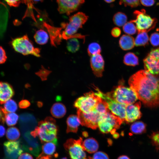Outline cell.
Returning a JSON list of instances; mask_svg holds the SVG:
<instances>
[{"mask_svg":"<svg viewBox=\"0 0 159 159\" xmlns=\"http://www.w3.org/2000/svg\"><path fill=\"white\" fill-rule=\"evenodd\" d=\"M60 159H68L66 157H64Z\"/></svg>","mask_w":159,"mask_h":159,"instance_id":"db71d44e","label":"cell"},{"mask_svg":"<svg viewBox=\"0 0 159 159\" xmlns=\"http://www.w3.org/2000/svg\"><path fill=\"white\" fill-rule=\"evenodd\" d=\"M123 30L125 33L128 35H133L136 32L137 29L133 23L130 21L126 23L123 26Z\"/></svg>","mask_w":159,"mask_h":159,"instance_id":"d590c367","label":"cell"},{"mask_svg":"<svg viewBox=\"0 0 159 159\" xmlns=\"http://www.w3.org/2000/svg\"><path fill=\"white\" fill-rule=\"evenodd\" d=\"M122 122L120 118L110 111L102 115L98 123V127L103 133L110 132L113 134Z\"/></svg>","mask_w":159,"mask_h":159,"instance_id":"8992f818","label":"cell"},{"mask_svg":"<svg viewBox=\"0 0 159 159\" xmlns=\"http://www.w3.org/2000/svg\"><path fill=\"white\" fill-rule=\"evenodd\" d=\"M4 108L7 113L14 112L17 110L18 106L14 100L10 99L4 104Z\"/></svg>","mask_w":159,"mask_h":159,"instance_id":"836d02e7","label":"cell"},{"mask_svg":"<svg viewBox=\"0 0 159 159\" xmlns=\"http://www.w3.org/2000/svg\"><path fill=\"white\" fill-rule=\"evenodd\" d=\"M82 145L84 150L90 153L96 152L99 147L97 141L92 138L85 140L82 142Z\"/></svg>","mask_w":159,"mask_h":159,"instance_id":"7402d4cb","label":"cell"},{"mask_svg":"<svg viewBox=\"0 0 159 159\" xmlns=\"http://www.w3.org/2000/svg\"><path fill=\"white\" fill-rule=\"evenodd\" d=\"M134 19L130 21L135 23L138 33L148 32L154 28L158 22L157 19L147 14L145 9L135 10L133 12Z\"/></svg>","mask_w":159,"mask_h":159,"instance_id":"277c9868","label":"cell"},{"mask_svg":"<svg viewBox=\"0 0 159 159\" xmlns=\"http://www.w3.org/2000/svg\"><path fill=\"white\" fill-rule=\"evenodd\" d=\"M4 151L7 159H16L23 151L21 142L10 141L4 144Z\"/></svg>","mask_w":159,"mask_h":159,"instance_id":"5bb4252c","label":"cell"},{"mask_svg":"<svg viewBox=\"0 0 159 159\" xmlns=\"http://www.w3.org/2000/svg\"><path fill=\"white\" fill-rule=\"evenodd\" d=\"M67 47L68 50L70 52L75 53L77 52L80 48L78 40L75 38L69 39L67 41Z\"/></svg>","mask_w":159,"mask_h":159,"instance_id":"4dcf8cb0","label":"cell"},{"mask_svg":"<svg viewBox=\"0 0 159 159\" xmlns=\"http://www.w3.org/2000/svg\"><path fill=\"white\" fill-rule=\"evenodd\" d=\"M57 145L53 142L44 143L42 146V153L45 155L57 157L58 154L56 152Z\"/></svg>","mask_w":159,"mask_h":159,"instance_id":"cb8c5ba5","label":"cell"},{"mask_svg":"<svg viewBox=\"0 0 159 159\" xmlns=\"http://www.w3.org/2000/svg\"><path fill=\"white\" fill-rule=\"evenodd\" d=\"M101 99L95 93H87L76 99L74 106L84 112L88 113L95 111L96 105Z\"/></svg>","mask_w":159,"mask_h":159,"instance_id":"ba28073f","label":"cell"},{"mask_svg":"<svg viewBox=\"0 0 159 159\" xmlns=\"http://www.w3.org/2000/svg\"><path fill=\"white\" fill-rule=\"evenodd\" d=\"M95 111L102 115L110 111L107 102L101 98L96 105Z\"/></svg>","mask_w":159,"mask_h":159,"instance_id":"1f68e13d","label":"cell"},{"mask_svg":"<svg viewBox=\"0 0 159 159\" xmlns=\"http://www.w3.org/2000/svg\"><path fill=\"white\" fill-rule=\"evenodd\" d=\"M119 45L124 50H127L133 48L135 45V40L133 37L129 35L124 34L120 38Z\"/></svg>","mask_w":159,"mask_h":159,"instance_id":"44dd1931","label":"cell"},{"mask_svg":"<svg viewBox=\"0 0 159 159\" xmlns=\"http://www.w3.org/2000/svg\"><path fill=\"white\" fill-rule=\"evenodd\" d=\"M141 106L140 101L126 105L125 121L128 123L132 122L140 119L142 116L140 111Z\"/></svg>","mask_w":159,"mask_h":159,"instance_id":"2e32d148","label":"cell"},{"mask_svg":"<svg viewBox=\"0 0 159 159\" xmlns=\"http://www.w3.org/2000/svg\"><path fill=\"white\" fill-rule=\"evenodd\" d=\"M19 118L18 115L13 112L8 113L5 116V122L9 126H11L16 125Z\"/></svg>","mask_w":159,"mask_h":159,"instance_id":"d6a6232c","label":"cell"},{"mask_svg":"<svg viewBox=\"0 0 159 159\" xmlns=\"http://www.w3.org/2000/svg\"><path fill=\"white\" fill-rule=\"evenodd\" d=\"M34 38L37 44L44 45L47 43L49 37L48 34L46 31L40 29L37 31L34 35Z\"/></svg>","mask_w":159,"mask_h":159,"instance_id":"d4e9b609","label":"cell"},{"mask_svg":"<svg viewBox=\"0 0 159 159\" xmlns=\"http://www.w3.org/2000/svg\"><path fill=\"white\" fill-rule=\"evenodd\" d=\"M7 113L4 108L0 106V122L4 123L5 122V116Z\"/></svg>","mask_w":159,"mask_h":159,"instance_id":"bcb514c9","label":"cell"},{"mask_svg":"<svg viewBox=\"0 0 159 159\" xmlns=\"http://www.w3.org/2000/svg\"><path fill=\"white\" fill-rule=\"evenodd\" d=\"M11 45L16 51L24 55L31 54L37 57L40 56V50L34 47L27 35L14 39Z\"/></svg>","mask_w":159,"mask_h":159,"instance_id":"52a82bcc","label":"cell"},{"mask_svg":"<svg viewBox=\"0 0 159 159\" xmlns=\"http://www.w3.org/2000/svg\"><path fill=\"white\" fill-rule=\"evenodd\" d=\"M151 44L154 47L159 45V33L157 32L152 34L150 38Z\"/></svg>","mask_w":159,"mask_h":159,"instance_id":"f35d334b","label":"cell"},{"mask_svg":"<svg viewBox=\"0 0 159 159\" xmlns=\"http://www.w3.org/2000/svg\"><path fill=\"white\" fill-rule=\"evenodd\" d=\"M5 129L4 126L0 125V138L3 136L5 133Z\"/></svg>","mask_w":159,"mask_h":159,"instance_id":"f907efd6","label":"cell"},{"mask_svg":"<svg viewBox=\"0 0 159 159\" xmlns=\"http://www.w3.org/2000/svg\"><path fill=\"white\" fill-rule=\"evenodd\" d=\"M127 17L124 13L118 12L115 14L113 17V21L114 24L118 26H123L126 23Z\"/></svg>","mask_w":159,"mask_h":159,"instance_id":"f1b7e54d","label":"cell"},{"mask_svg":"<svg viewBox=\"0 0 159 159\" xmlns=\"http://www.w3.org/2000/svg\"><path fill=\"white\" fill-rule=\"evenodd\" d=\"M140 1L142 5L147 7L151 6L155 3L154 0H140Z\"/></svg>","mask_w":159,"mask_h":159,"instance_id":"ee69618b","label":"cell"},{"mask_svg":"<svg viewBox=\"0 0 159 159\" xmlns=\"http://www.w3.org/2000/svg\"><path fill=\"white\" fill-rule=\"evenodd\" d=\"M58 130L55 119L48 117L39 122L37 126L30 133L33 136L38 137L42 143L53 142L57 144Z\"/></svg>","mask_w":159,"mask_h":159,"instance_id":"7a4b0ae2","label":"cell"},{"mask_svg":"<svg viewBox=\"0 0 159 159\" xmlns=\"http://www.w3.org/2000/svg\"><path fill=\"white\" fill-rule=\"evenodd\" d=\"M128 84L138 99L151 107L159 106V77L145 70H140L132 75Z\"/></svg>","mask_w":159,"mask_h":159,"instance_id":"6da1fadb","label":"cell"},{"mask_svg":"<svg viewBox=\"0 0 159 159\" xmlns=\"http://www.w3.org/2000/svg\"><path fill=\"white\" fill-rule=\"evenodd\" d=\"M121 33V30L117 27H115L113 28L111 31V34L112 36L115 37H118L120 35Z\"/></svg>","mask_w":159,"mask_h":159,"instance_id":"f6af8a7d","label":"cell"},{"mask_svg":"<svg viewBox=\"0 0 159 159\" xmlns=\"http://www.w3.org/2000/svg\"><path fill=\"white\" fill-rule=\"evenodd\" d=\"M77 114L80 123L82 126L93 129L98 127L101 115L95 111L86 113L79 109H77Z\"/></svg>","mask_w":159,"mask_h":159,"instance_id":"7c38bea8","label":"cell"},{"mask_svg":"<svg viewBox=\"0 0 159 159\" xmlns=\"http://www.w3.org/2000/svg\"><path fill=\"white\" fill-rule=\"evenodd\" d=\"M101 48L100 45L96 42L90 44L88 46L87 52L88 55L91 56L92 55L100 54Z\"/></svg>","mask_w":159,"mask_h":159,"instance_id":"e575fe53","label":"cell"},{"mask_svg":"<svg viewBox=\"0 0 159 159\" xmlns=\"http://www.w3.org/2000/svg\"><path fill=\"white\" fill-rule=\"evenodd\" d=\"M19 120L20 127L23 133L31 131L36 127V120L31 114H22L20 115Z\"/></svg>","mask_w":159,"mask_h":159,"instance_id":"e0dca14e","label":"cell"},{"mask_svg":"<svg viewBox=\"0 0 159 159\" xmlns=\"http://www.w3.org/2000/svg\"><path fill=\"white\" fill-rule=\"evenodd\" d=\"M87 19L88 16L82 12H78L70 17L68 23L62 24V28L64 29L62 34L63 38L65 39L78 38L85 41V36L76 33L79 28L82 27Z\"/></svg>","mask_w":159,"mask_h":159,"instance_id":"3957f363","label":"cell"},{"mask_svg":"<svg viewBox=\"0 0 159 159\" xmlns=\"http://www.w3.org/2000/svg\"><path fill=\"white\" fill-rule=\"evenodd\" d=\"M7 58L4 49L0 46V64L4 63Z\"/></svg>","mask_w":159,"mask_h":159,"instance_id":"b9f144b4","label":"cell"},{"mask_svg":"<svg viewBox=\"0 0 159 159\" xmlns=\"http://www.w3.org/2000/svg\"><path fill=\"white\" fill-rule=\"evenodd\" d=\"M30 103L29 101L26 100H23L19 102V106L20 108H26L30 106Z\"/></svg>","mask_w":159,"mask_h":159,"instance_id":"60d3db41","label":"cell"},{"mask_svg":"<svg viewBox=\"0 0 159 159\" xmlns=\"http://www.w3.org/2000/svg\"><path fill=\"white\" fill-rule=\"evenodd\" d=\"M10 6L17 7L22 0H4Z\"/></svg>","mask_w":159,"mask_h":159,"instance_id":"7bdbcfd3","label":"cell"},{"mask_svg":"<svg viewBox=\"0 0 159 159\" xmlns=\"http://www.w3.org/2000/svg\"><path fill=\"white\" fill-rule=\"evenodd\" d=\"M123 62L127 65L135 66L139 64L138 58L134 53L128 52L124 56Z\"/></svg>","mask_w":159,"mask_h":159,"instance_id":"484cf974","label":"cell"},{"mask_svg":"<svg viewBox=\"0 0 159 159\" xmlns=\"http://www.w3.org/2000/svg\"><path fill=\"white\" fill-rule=\"evenodd\" d=\"M106 2L108 3H110L114 2L115 0H104Z\"/></svg>","mask_w":159,"mask_h":159,"instance_id":"f5cc1de1","label":"cell"},{"mask_svg":"<svg viewBox=\"0 0 159 159\" xmlns=\"http://www.w3.org/2000/svg\"><path fill=\"white\" fill-rule=\"evenodd\" d=\"M58 10L60 14L69 15L76 11L85 0H57Z\"/></svg>","mask_w":159,"mask_h":159,"instance_id":"9a60e30c","label":"cell"},{"mask_svg":"<svg viewBox=\"0 0 159 159\" xmlns=\"http://www.w3.org/2000/svg\"><path fill=\"white\" fill-rule=\"evenodd\" d=\"M150 138L153 144L159 148V132H153L150 136Z\"/></svg>","mask_w":159,"mask_h":159,"instance_id":"ab89813d","label":"cell"},{"mask_svg":"<svg viewBox=\"0 0 159 159\" xmlns=\"http://www.w3.org/2000/svg\"><path fill=\"white\" fill-rule=\"evenodd\" d=\"M119 4H123L125 6L135 7L140 5V0H120Z\"/></svg>","mask_w":159,"mask_h":159,"instance_id":"8d00e7d4","label":"cell"},{"mask_svg":"<svg viewBox=\"0 0 159 159\" xmlns=\"http://www.w3.org/2000/svg\"><path fill=\"white\" fill-rule=\"evenodd\" d=\"M20 136L19 129L15 127L9 128L6 132L7 138L10 141H15L18 139Z\"/></svg>","mask_w":159,"mask_h":159,"instance_id":"f546056e","label":"cell"},{"mask_svg":"<svg viewBox=\"0 0 159 159\" xmlns=\"http://www.w3.org/2000/svg\"><path fill=\"white\" fill-rule=\"evenodd\" d=\"M117 159H130V158L127 155H122L119 156Z\"/></svg>","mask_w":159,"mask_h":159,"instance_id":"816d5d0a","label":"cell"},{"mask_svg":"<svg viewBox=\"0 0 159 159\" xmlns=\"http://www.w3.org/2000/svg\"><path fill=\"white\" fill-rule=\"evenodd\" d=\"M149 37L146 32L138 33L135 40V45L136 46H145L148 44Z\"/></svg>","mask_w":159,"mask_h":159,"instance_id":"4316f807","label":"cell"},{"mask_svg":"<svg viewBox=\"0 0 159 159\" xmlns=\"http://www.w3.org/2000/svg\"><path fill=\"white\" fill-rule=\"evenodd\" d=\"M31 131L23 133L24 142L22 145V149L24 150L38 156L41 150V147L37 138H35L30 134Z\"/></svg>","mask_w":159,"mask_h":159,"instance_id":"4fadbf2b","label":"cell"},{"mask_svg":"<svg viewBox=\"0 0 159 159\" xmlns=\"http://www.w3.org/2000/svg\"><path fill=\"white\" fill-rule=\"evenodd\" d=\"M66 123L67 125L66 132L67 133L77 132L80 124L77 116L73 115H70L67 119Z\"/></svg>","mask_w":159,"mask_h":159,"instance_id":"ffe728a7","label":"cell"},{"mask_svg":"<svg viewBox=\"0 0 159 159\" xmlns=\"http://www.w3.org/2000/svg\"><path fill=\"white\" fill-rule=\"evenodd\" d=\"M143 63L146 72L155 75L159 74V47L151 50Z\"/></svg>","mask_w":159,"mask_h":159,"instance_id":"8fae6325","label":"cell"},{"mask_svg":"<svg viewBox=\"0 0 159 159\" xmlns=\"http://www.w3.org/2000/svg\"><path fill=\"white\" fill-rule=\"evenodd\" d=\"M146 128V125L144 122L141 121H137L131 125L130 130L133 134H140L145 131Z\"/></svg>","mask_w":159,"mask_h":159,"instance_id":"83f0119b","label":"cell"},{"mask_svg":"<svg viewBox=\"0 0 159 159\" xmlns=\"http://www.w3.org/2000/svg\"><path fill=\"white\" fill-rule=\"evenodd\" d=\"M88 159H109L108 155L105 153L101 151L96 152L92 156H88Z\"/></svg>","mask_w":159,"mask_h":159,"instance_id":"74e56055","label":"cell"},{"mask_svg":"<svg viewBox=\"0 0 159 159\" xmlns=\"http://www.w3.org/2000/svg\"><path fill=\"white\" fill-rule=\"evenodd\" d=\"M14 91L11 86L6 82H0V103L4 104L14 95Z\"/></svg>","mask_w":159,"mask_h":159,"instance_id":"d6986e66","label":"cell"},{"mask_svg":"<svg viewBox=\"0 0 159 159\" xmlns=\"http://www.w3.org/2000/svg\"><path fill=\"white\" fill-rule=\"evenodd\" d=\"M50 112L53 117L57 118H60L65 115L66 109L64 104L60 102H57L52 105Z\"/></svg>","mask_w":159,"mask_h":159,"instance_id":"603a6c76","label":"cell"},{"mask_svg":"<svg viewBox=\"0 0 159 159\" xmlns=\"http://www.w3.org/2000/svg\"><path fill=\"white\" fill-rule=\"evenodd\" d=\"M43 1V0H22V1H23L25 3L29 5L40 1L41 2Z\"/></svg>","mask_w":159,"mask_h":159,"instance_id":"c3c4849f","label":"cell"},{"mask_svg":"<svg viewBox=\"0 0 159 159\" xmlns=\"http://www.w3.org/2000/svg\"><path fill=\"white\" fill-rule=\"evenodd\" d=\"M111 97L117 102L126 105L134 103L138 99L131 87L119 85L112 92H109Z\"/></svg>","mask_w":159,"mask_h":159,"instance_id":"5b68a950","label":"cell"},{"mask_svg":"<svg viewBox=\"0 0 159 159\" xmlns=\"http://www.w3.org/2000/svg\"><path fill=\"white\" fill-rule=\"evenodd\" d=\"M82 138L67 139L64 147L71 159H88L82 145Z\"/></svg>","mask_w":159,"mask_h":159,"instance_id":"30bf717a","label":"cell"},{"mask_svg":"<svg viewBox=\"0 0 159 159\" xmlns=\"http://www.w3.org/2000/svg\"><path fill=\"white\" fill-rule=\"evenodd\" d=\"M18 159H33V158L30 154L25 153L21 154L19 157Z\"/></svg>","mask_w":159,"mask_h":159,"instance_id":"7dc6e473","label":"cell"},{"mask_svg":"<svg viewBox=\"0 0 159 159\" xmlns=\"http://www.w3.org/2000/svg\"><path fill=\"white\" fill-rule=\"evenodd\" d=\"M90 63L94 75L97 77H101L104 68V61L101 55L100 54L91 56Z\"/></svg>","mask_w":159,"mask_h":159,"instance_id":"ac0fdd59","label":"cell"},{"mask_svg":"<svg viewBox=\"0 0 159 159\" xmlns=\"http://www.w3.org/2000/svg\"><path fill=\"white\" fill-rule=\"evenodd\" d=\"M95 93L107 102L110 111L120 118L123 122L125 121L126 105L120 103L114 99L109 93L105 94L97 88Z\"/></svg>","mask_w":159,"mask_h":159,"instance_id":"9c48e42d","label":"cell"},{"mask_svg":"<svg viewBox=\"0 0 159 159\" xmlns=\"http://www.w3.org/2000/svg\"><path fill=\"white\" fill-rule=\"evenodd\" d=\"M36 159H52L51 156L44 155L42 153L39 154Z\"/></svg>","mask_w":159,"mask_h":159,"instance_id":"681fc988","label":"cell"}]
</instances>
